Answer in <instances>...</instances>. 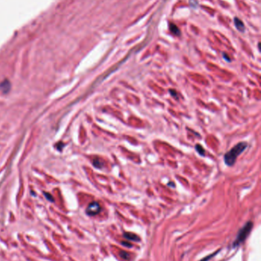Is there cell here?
<instances>
[{
    "label": "cell",
    "instance_id": "obj_1",
    "mask_svg": "<svg viewBox=\"0 0 261 261\" xmlns=\"http://www.w3.org/2000/svg\"><path fill=\"white\" fill-rule=\"evenodd\" d=\"M247 147V144L246 142H240L235 145L232 149H230L229 151L227 152L224 157L226 165L229 166V167L234 165L236 162L237 158L241 153H243Z\"/></svg>",
    "mask_w": 261,
    "mask_h": 261
},
{
    "label": "cell",
    "instance_id": "obj_2",
    "mask_svg": "<svg viewBox=\"0 0 261 261\" xmlns=\"http://www.w3.org/2000/svg\"><path fill=\"white\" fill-rule=\"evenodd\" d=\"M253 222L252 221H247V223L243 225V227L239 231L238 234L237 235L235 241L233 242V248H236L240 245L242 242L245 241L246 238L250 234V231L252 230Z\"/></svg>",
    "mask_w": 261,
    "mask_h": 261
},
{
    "label": "cell",
    "instance_id": "obj_3",
    "mask_svg": "<svg viewBox=\"0 0 261 261\" xmlns=\"http://www.w3.org/2000/svg\"><path fill=\"white\" fill-rule=\"evenodd\" d=\"M101 211V207L100 204L97 202H93L90 203L89 205L87 206L86 212L87 214L90 216H94Z\"/></svg>",
    "mask_w": 261,
    "mask_h": 261
},
{
    "label": "cell",
    "instance_id": "obj_4",
    "mask_svg": "<svg viewBox=\"0 0 261 261\" xmlns=\"http://www.w3.org/2000/svg\"><path fill=\"white\" fill-rule=\"evenodd\" d=\"M10 88H11V84L9 83V81L7 80L2 81V83H0V89L2 90L3 93L9 92V91L10 90Z\"/></svg>",
    "mask_w": 261,
    "mask_h": 261
},
{
    "label": "cell",
    "instance_id": "obj_5",
    "mask_svg": "<svg viewBox=\"0 0 261 261\" xmlns=\"http://www.w3.org/2000/svg\"><path fill=\"white\" fill-rule=\"evenodd\" d=\"M123 237H125V238L128 239V240H130V241H139V237L135 234H133V233H130V232H126L123 234Z\"/></svg>",
    "mask_w": 261,
    "mask_h": 261
},
{
    "label": "cell",
    "instance_id": "obj_6",
    "mask_svg": "<svg viewBox=\"0 0 261 261\" xmlns=\"http://www.w3.org/2000/svg\"><path fill=\"white\" fill-rule=\"evenodd\" d=\"M195 149H196V150L198 151V153L200 155H201V156H204V155H205V150H204V148L202 147L201 145L197 144L196 146H195Z\"/></svg>",
    "mask_w": 261,
    "mask_h": 261
},
{
    "label": "cell",
    "instance_id": "obj_7",
    "mask_svg": "<svg viewBox=\"0 0 261 261\" xmlns=\"http://www.w3.org/2000/svg\"><path fill=\"white\" fill-rule=\"evenodd\" d=\"M120 256L121 258H123L124 260L130 259V254L126 252V251H123V250H121L120 252Z\"/></svg>",
    "mask_w": 261,
    "mask_h": 261
},
{
    "label": "cell",
    "instance_id": "obj_8",
    "mask_svg": "<svg viewBox=\"0 0 261 261\" xmlns=\"http://www.w3.org/2000/svg\"><path fill=\"white\" fill-rule=\"evenodd\" d=\"M235 23H236V26L237 28L239 29V30H241L242 31V29H243V23L241 22V21H240L238 18H235Z\"/></svg>",
    "mask_w": 261,
    "mask_h": 261
},
{
    "label": "cell",
    "instance_id": "obj_9",
    "mask_svg": "<svg viewBox=\"0 0 261 261\" xmlns=\"http://www.w3.org/2000/svg\"><path fill=\"white\" fill-rule=\"evenodd\" d=\"M219 251H220V250H217V251H215V252L213 253V254H211L208 255V256H207V257H205V258H203V259L201 260H200V261H208L210 259H211L212 257H214V255L217 254V253H218Z\"/></svg>",
    "mask_w": 261,
    "mask_h": 261
},
{
    "label": "cell",
    "instance_id": "obj_10",
    "mask_svg": "<svg viewBox=\"0 0 261 261\" xmlns=\"http://www.w3.org/2000/svg\"><path fill=\"white\" fill-rule=\"evenodd\" d=\"M121 243H122V245L125 246V247H127V248H131V247H132V244H131V243H129V242H126V241H122V242H121Z\"/></svg>",
    "mask_w": 261,
    "mask_h": 261
},
{
    "label": "cell",
    "instance_id": "obj_11",
    "mask_svg": "<svg viewBox=\"0 0 261 261\" xmlns=\"http://www.w3.org/2000/svg\"><path fill=\"white\" fill-rule=\"evenodd\" d=\"M45 196H46L48 197V199H51V201H53V199H52V196H48V194H45Z\"/></svg>",
    "mask_w": 261,
    "mask_h": 261
}]
</instances>
